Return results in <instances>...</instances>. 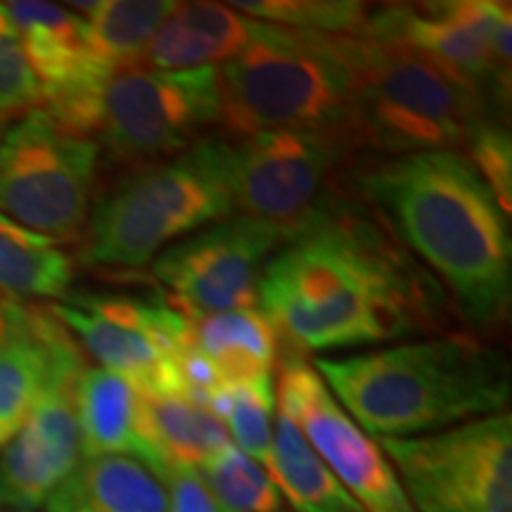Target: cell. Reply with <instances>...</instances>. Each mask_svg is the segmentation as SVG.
Instances as JSON below:
<instances>
[{"instance_id": "1", "label": "cell", "mask_w": 512, "mask_h": 512, "mask_svg": "<svg viewBox=\"0 0 512 512\" xmlns=\"http://www.w3.org/2000/svg\"><path fill=\"white\" fill-rule=\"evenodd\" d=\"M259 306L292 347L318 356L441 335L456 311L373 207L339 188L268 261Z\"/></svg>"}, {"instance_id": "2", "label": "cell", "mask_w": 512, "mask_h": 512, "mask_svg": "<svg viewBox=\"0 0 512 512\" xmlns=\"http://www.w3.org/2000/svg\"><path fill=\"white\" fill-rule=\"evenodd\" d=\"M356 188L456 313L482 332L501 328L512 304L510 216L463 152L375 159L356 174Z\"/></svg>"}, {"instance_id": "3", "label": "cell", "mask_w": 512, "mask_h": 512, "mask_svg": "<svg viewBox=\"0 0 512 512\" xmlns=\"http://www.w3.org/2000/svg\"><path fill=\"white\" fill-rule=\"evenodd\" d=\"M313 368L351 420L380 439H413L505 413L510 366L501 351L463 332L339 356Z\"/></svg>"}, {"instance_id": "4", "label": "cell", "mask_w": 512, "mask_h": 512, "mask_svg": "<svg viewBox=\"0 0 512 512\" xmlns=\"http://www.w3.org/2000/svg\"><path fill=\"white\" fill-rule=\"evenodd\" d=\"M351 88V145L370 155L458 150L494 105L411 48L370 36H332Z\"/></svg>"}, {"instance_id": "5", "label": "cell", "mask_w": 512, "mask_h": 512, "mask_svg": "<svg viewBox=\"0 0 512 512\" xmlns=\"http://www.w3.org/2000/svg\"><path fill=\"white\" fill-rule=\"evenodd\" d=\"M226 136L325 133L351 145V88L332 36L256 22L238 55L216 67Z\"/></svg>"}, {"instance_id": "6", "label": "cell", "mask_w": 512, "mask_h": 512, "mask_svg": "<svg viewBox=\"0 0 512 512\" xmlns=\"http://www.w3.org/2000/svg\"><path fill=\"white\" fill-rule=\"evenodd\" d=\"M228 216V192L188 147L178 157L136 166L102 192L88 214L79 259L91 268L136 271Z\"/></svg>"}, {"instance_id": "7", "label": "cell", "mask_w": 512, "mask_h": 512, "mask_svg": "<svg viewBox=\"0 0 512 512\" xmlns=\"http://www.w3.org/2000/svg\"><path fill=\"white\" fill-rule=\"evenodd\" d=\"M197 155L228 192L233 211L294 233L335 188L351 152L337 138L309 131L200 138Z\"/></svg>"}, {"instance_id": "8", "label": "cell", "mask_w": 512, "mask_h": 512, "mask_svg": "<svg viewBox=\"0 0 512 512\" xmlns=\"http://www.w3.org/2000/svg\"><path fill=\"white\" fill-rule=\"evenodd\" d=\"M100 145L55 124L43 110L0 138V214L31 233L74 245L86 233Z\"/></svg>"}, {"instance_id": "9", "label": "cell", "mask_w": 512, "mask_h": 512, "mask_svg": "<svg viewBox=\"0 0 512 512\" xmlns=\"http://www.w3.org/2000/svg\"><path fill=\"white\" fill-rule=\"evenodd\" d=\"M415 512H512V413L380 439Z\"/></svg>"}, {"instance_id": "10", "label": "cell", "mask_w": 512, "mask_h": 512, "mask_svg": "<svg viewBox=\"0 0 512 512\" xmlns=\"http://www.w3.org/2000/svg\"><path fill=\"white\" fill-rule=\"evenodd\" d=\"M363 36L411 48L437 64L498 112L508 107L512 10L501 0H439L370 8Z\"/></svg>"}, {"instance_id": "11", "label": "cell", "mask_w": 512, "mask_h": 512, "mask_svg": "<svg viewBox=\"0 0 512 512\" xmlns=\"http://www.w3.org/2000/svg\"><path fill=\"white\" fill-rule=\"evenodd\" d=\"M214 124H219L214 67L190 72L126 67L114 72L102 91L95 136L121 162L143 166L178 157Z\"/></svg>"}, {"instance_id": "12", "label": "cell", "mask_w": 512, "mask_h": 512, "mask_svg": "<svg viewBox=\"0 0 512 512\" xmlns=\"http://www.w3.org/2000/svg\"><path fill=\"white\" fill-rule=\"evenodd\" d=\"M50 311L100 368L121 375L136 392L183 396L178 356L188 347L190 318L166 299L67 294Z\"/></svg>"}, {"instance_id": "13", "label": "cell", "mask_w": 512, "mask_h": 512, "mask_svg": "<svg viewBox=\"0 0 512 512\" xmlns=\"http://www.w3.org/2000/svg\"><path fill=\"white\" fill-rule=\"evenodd\" d=\"M287 240L271 223L228 216L166 247L152 275L185 318L256 309L264 268Z\"/></svg>"}, {"instance_id": "14", "label": "cell", "mask_w": 512, "mask_h": 512, "mask_svg": "<svg viewBox=\"0 0 512 512\" xmlns=\"http://www.w3.org/2000/svg\"><path fill=\"white\" fill-rule=\"evenodd\" d=\"M278 413L302 432L351 498L366 512H415L377 441L361 430L325 387L318 370L290 354L275 375Z\"/></svg>"}, {"instance_id": "15", "label": "cell", "mask_w": 512, "mask_h": 512, "mask_svg": "<svg viewBox=\"0 0 512 512\" xmlns=\"http://www.w3.org/2000/svg\"><path fill=\"white\" fill-rule=\"evenodd\" d=\"M81 373L62 375L36 401L15 437L0 448V510L34 512L81 465L74 387Z\"/></svg>"}, {"instance_id": "16", "label": "cell", "mask_w": 512, "mask_h": 512, "mask_svg": "<svg viewBox=\"0 0 512 512\" xmlns=\"http://www.w3.org/2000/svg\"><path fill=\"white\" fill-rule=\"evenodd\" d=\"M81 349L50 309L27 335L0 347V448L15 437L57 377L81 373Z\"/></svg>"}, {"instance_id": "17", "label": "cell", "mask_w": 512, "mask_h": 512, "mask_svg": "<svg viewBox=\"0 0 512 512\" xmlns=\"http://www.w3.org/2000/svg\"><path fill=\"white\" fill-rule=\"evenodd\" d=\"M256 19L226 3H176L152 38L140 67L157 72H190L221 67L252 38Z\"/></svg>"}, {"instance_id": "18", "label": "cell", "mask_w": 512, "mask_h": 512, "mask_svg": "<svg viewBox=\"0 0 512 512\" xmlns=\"http://www.w3.org/2000/svg\"><path fill=\"white\" fill-rule=\"evenodd\" d=\"M83 460L131 458L162 479L140 425L136 387L105 368H83L74 387Z\"/></svg>"}, {"instance_id": "19", "label": "cell", "mask_w": 512, "mask_h": 512, "mask_svg": "<svg viewBox=\"0 0 512 512\" xmlns=\"http://www.w3.org/2000/svg\"><path fill=\"white\" fill-rule=\"evenodd\" d=\"M140 425L143 437L155 453L162 482L174 470L202 472L228 444L223 422L181 394H140Z\"/></svg>"}, {"instance_id": "20", "label": "cell", "mask_w": 512, "mask_h": 512, "mask_svg": "<svg viewBox=\"0 0 512 512\" xmlns=\"http://www.w3.org/2000/svg\"><path fill=\"white\" fill-rule=\"evenodd\" d=\"M278 332L261 309L190 318L188 347L214 368L223 387L273 375Z\"/></svg>"}, {"instance_id": "21", "label": "cell", "mask_w": 512, "mask_h": 512, "mask_svg": "<svg viewBox=\"0 0 512 512\" xmlns=\"http://www.w3.org/2000/svg\"><path fill=\"white\" fill-rule=\"evenodd\" d=\"M46 512H166V486L131 458L81 460Z\"/></svg>"}, {"instance_id": "22", "label": "cell", "mask_w": 512, "mask_h": 512, "mask_svg": "<svg viewBox=\"0 0 512 512\" xmlns=\"http://www.w3.org/2000/svg\"><path fill=\"white\" fill-rule=\"evenodd\" d=\"M174 5L171 0H100L67 8L86 22L93 55L110 72H119L143 64L152 38Z\"/></svg>"}, {"instance_id": "23", "label": "cell", "mask_w": 512, "mask_h": 512, "mask_svg": "<svg viewBox=\"0 0 512 512\" xmlns=\"http://www.w3.org/2000/svg\"><path fill=\"white\" fill-rule=\"evenodd\" d=\"M74 275V259L57 242L0 214V294L64 299Z\"/></svg>"}, {"instance_id": "24", "label": "cell", "mask_w": 512, "mask_h": 512, "mask_svg": "<svg viewBox=\"0 0 512 512\" xmlns=\"http://www.w3.org/2000/svg\"><path fill=\"white\" fill-rule=\"evenodd\" d=\"M273 482L297 512H366L280 413L275 418Z\"/></svg>"}, {"instance_id": "25", "label": "cell", "mask_w": 512, "mask_h": 512, "mask_svg": "<svg viewBox=\"0 0 512 512\" xmlns=\"http://www.w3.org/2000/svg\"><path fill=\"white\" fill-rule=\"evenodd\" d=\"M209 411L226 427L230 441L273 477V441L278 401L275 377L226 384L209 399Z\"/></svg>"}, {"instance_id": "26", "label": "cell", "mask_w": 512, "mask_h": 512, "mask_svg": "<svg viewBox=\"0 0 512 512\" xmlns=\"http://www.w3.org/2000/svg\"><path fill=\"white\" fill-rule=\"evenodd\" d=\"M228 5L256 22L325 36H363L373 8L351 0H240Z\"/></svg>"}, {"instance_id": "27", "label": "cell", "mask_w": 512, "mask_h": 512, "mask_svg": "<svg viewBox=\"0 0 512 512\" xmlns=\"http://www.w3.org/2000/svg\"><path fill=\"white\" fill-rule=\"evenodd\" d=\"M228 512H283L285 496L261 465L228 444L200 472Z\"/></svg>"}, {"instance_id": "28", "label": "cell", "mask_w": 512, "mask_h": 512, "mask_svg": "<svg viewBox=\"0 0 512 512\" xmlns=\"http://www.w3.org/2000/svg\"><path fill=\"white\" fill-rule=\"evenodd\" d=\"M41 86L15 27L0 3V124L41 110Z\"/></svg>"}, {"instance_id": "29", "label": "cell", "mask_w": 512, "mask_h": 512, "mask_svg": "<svg viewBox=\"0 0 512 512\" xmlns=\"http://www.w3.org/2000/svg\"><path fill=\"white\" fill-rule=\"evenodd\" d=\"M463 155L496 197L505 216L512 211V138L503 121H489L472 136Z\"/></svg>"}, {"instance_id": "30", "label": "cell", "mask_w": 512, "mask_h": 512, "mask_svg": "<svg viewBox=\"0 0 512 512\" xmlns=\"http://www.w3.org/2000/svg\"><path fill=\"white\" fill-rule=\"evenodd\" d=\"M166 512H228L195 470H174L164 479Z\"/></svg>"}, {"instance_id": "31", "label": "cell", "mask_w": 512, "mask_h": 512, "mask_svg": "<svg viewBox=\"0 0 512 512\" xmlns=\"http://www.w3.org/2000/svg\"><path fill=\"white\" fill-rule=\"evenodd\" d=\"M38 306H27L19 299L0 294V347L15 342L17 337L27 335L34 328Z\"/></svg>"}, {"instance_id": "32", "label": "cell", "mask_w": 512, "mask_h": 512, "mask_svg": "<svg viewBox=\"0 0 512 512\" xmlns=\"http://www.w3.org/2000/svg\"><path fill=\"white\" fill-rule=\"evenodd\" d=\"M0 512H19V510H0Z\"/></svg>"}, {"instance_id": "33", "label": "cell", "mask_w": 512, "mask_h": 512, "mask_svg": "<svg viewBox=\"0 0 512 512\" xmlns=\"http://www.w3.org/2000/svg\"><path fill=\"white\" fill-rule=\"evenodd\" d=\"M0 138H3V136H0Z\"/></svg>"}]
</instances>
